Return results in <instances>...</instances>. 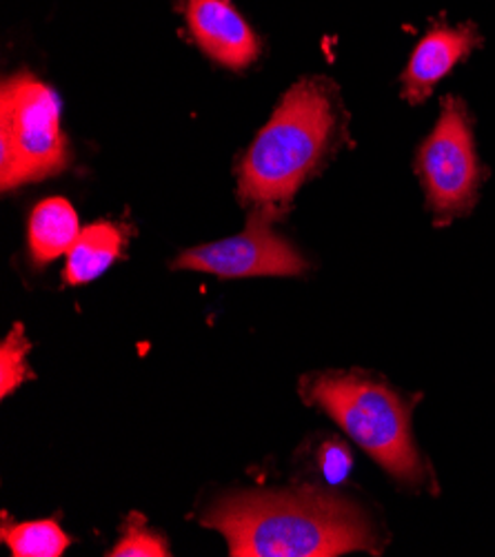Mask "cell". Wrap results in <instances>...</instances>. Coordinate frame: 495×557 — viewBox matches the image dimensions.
Masks as SVG:
<instances>
[{"label":"cell","mask_w":495,"mask_h":557,"mask_svg":"<svg viewBox=\"0 0 495 557\" xmlns=\"http://www.w3.org/2000/svg\"><path fill=\"white\" fill-rule=\"evenodd\" d=\"M225 535L234 557H334L380 550L367 516L320 488L240 493L205 518Z\"/></svg>","instance_id":"cell-1"},{"label":"cell","mask_w":495,"mask_h":557,"mask_svg":"<svg viewBox=\"0 0 495 557\" xmlns=\"http://www.w3.org/2000/svg\"><path fill=\"white\" fill-rule=\"evenodd\" d=\"M336 127V109L320 81L294 85L245 153L238 198L253 205H287L315 172Z\"/></svg>","instance_id":"cell-2"},{"label":"cell","mask_w":495,"mask_h":557,"mask_svg":"<svg viewBox=\"0 0 495 557\" xmlns=\"http://www.w3.org/2000/svg\"><path fill=\"white\" fill-rule=\"evenodd\" d=\"M302 396L334 418L351 440L400 484L424 488L429 471L411 435V407L384 382L360 371L302 380Z\"/></svg>","instance_id":"cell-3"},{"label":"cell","mask_w":495,"mask_h":557,"mask_svg":"<svg viewBox=\"0 0 495 557\" xmlns=\"http://www.w3.org/2000/svg\"><path fill=\"white\" fill-rule=\"evenodd\" d=\"M61 100L32 74H16L0 94V187L16 189L67 170Z\"/></svg>","instance_id":"cell-4"},{"label":"cell","mask_w":495,"mask_h":557,"mask_svg":"<svg viewBox=\"0 0 495 557\" xmlns=\"http://www.w3.org/2000/svg\"><path fill=\"white\" fill-rule=\"evenodd\" d=\"M416 166L435 225H447L471 211L478 198L480 164L462 100L445 98L435 129L418 149Z\"/></svg>","instance_id":"cell-5"},{"label":"cell","mask_w":495,"mask_h":557,"mask_svg":"<svg viewBox=\"0 0 495 557\" xmlns=\"http://www.w3.org/2000/svg\"><path fill=\"white\" fill-rule=\"evenodd\" d=\"M276 218V205H256L243 234L183 251L174 260V269L205 271L220 277L305 273V258L271 230V222Z\"/></svg>","instance_id":"cell-6"},{"label":"cell","mask_w":495,"mask_h":557,"mask_svg":"<svg viewBox=\"0 0 495 557\" xmlns=\"http://www.w3.org/2000/svg\"><path fill=\"white\" fill-rule=\"evenodd\" d=\"M185 18L196 45L234 72L247 70L260 53V40L232 0H187Z\"/></svg>","instance_id":"cell-7"},{"label":"cell","mask_w":495,"mask_h":557,"mask_svg":"<svg viewBox=\"0 0 495 557\" xmlns=\"http://www.w3.org/2000/svg\"><path fill=\"white\" fill-rule=\"evenodd\" d=\"M480 45L473 25L435 27L413 49L403 74V98L411 104L424 102L433 87Z\"/></svg>","instance_id":"cell-8"},{"label":"cell","mask_w":495,"mask_h":557,"mask_svg":"<svg viewBox=\"0 0 495 557\" xmlns=\"http://www.w3.org/2000/svg\"><path fill=\"white\" fill-rule=\"evenodd\" d=\"M127 243V230L116 222L100 220L85 227L67 253L63 271L65 283L72 287L87 285L112 267Z\"/></svg>","instance_id":"cell-9"},{"label":"cell","mask_w":495,"mask_h":557,"mask_svg":"<svg viewBox=\"0 0 495 557\" xmlns=\"http://www.w3.org/2000/svg\"><path fill=\"white\" fill-rule=\"evenodd\" d=\"M78 236V215L65 198H47L34 207L29 215L27 240L36 267L70 253Z\"/></svg>","instance_id":"cell-10"},{"label":"cell","mask_w":495,"mask_h":557,"mask_svg":"<svg viewBox=\"0 0 495 557\" xmlns=\"http://www.w3.org/2000/svg\"><path fill=\"white\" fill-rule=\"evenodd\" d=\"M0 533L14 557H59L72 544L70 535L53 520L16 524L5 516Z\"/></svg>","instance_id":"cell-11"},{"label":"cell","mask_w":495,"mask_h":557,"mask_svg":"<svg viewBox=\"0 0 495 557\" xmlns=\"http://www.w3.org/2000/svg\"><path fill=\"white\" fill-rule=\"evenodd\" d=\"M32 345L27 343L23 326L16 324L10 336L0 345V392H3V398H8L14 388L21 386L23 380L32 375L25 356L29 354Z\"/></svg>","instance_id":"cell-12"},{"label":"cell","mask_w":495,"mask_h":557,"mask_svg":"<svg viewBox=\"0 0 495 557\" xmlns=\"http://www.w3.org/2000/svg\"><path fill=\"white\" fill-rule=\"evenodd\" d=\"M112 557H168L170 546L162 535L147 531L143 516H132L125 524L123 540L109 553Z\"/></svg>","instance_id":"cell-13"},{"label":"cell","mask_w":495,"mask_h":557,"mask_svg":"<svg viewBox=\"0 0 495 557\" xmlns=\"http://www.w3.org/2000/svg\"><path fill=\"white\" fill-rule=\"evenodd\" d=\"M351 467H354V456L347 449V444H343L338 440L324 444L320 451V471L326 482H332V484L343 482L349 475Z\"/></svg>","instance_id":"cell-14"}]
</instances>
